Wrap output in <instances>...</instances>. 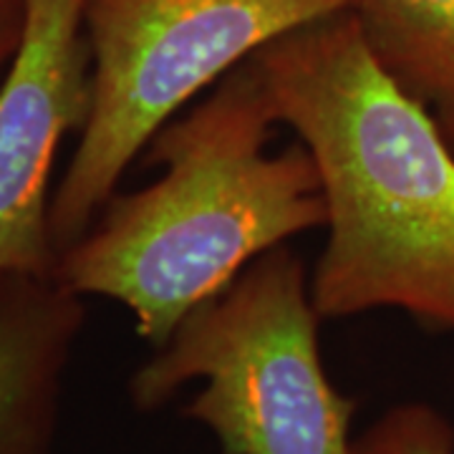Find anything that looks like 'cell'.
<instances>
[{
    "mask_svg": "<svg viewBox=\"0 0 454 454\" xmlns=\"http://www.w3.org/2000/svg\"><path fill=\"white\" fill-rule=\"evenodd\" d=\"M247 64L321 177L318 316L391 309L454 333V146L376 61L356 11L283 33Z\"/></svg>",
    "mask_w": 454,
    "mask_h": 454,
    "instance_id": "obj_1",
    "label": "cell"
},
{
    "mask_svg": "<svg viewBox=\"0 0 454 454\" xmlns=\"http://www.w3.org/2000/svg\"><path fill=\"white\" fill-rule=\"evenodd\" d=\"M276 114L245 59L154 134L157 182L116 195L56 278L76 295L127 306L154 348L262 253L325 227L321 177L301 142L268 152Z\"/></svg>",
    "mask_w": 454,
    "mask_h": 454,
    "instance_id": "obj_2",
    "label": "cell"
},
{
    "mask_svg": "<svg viewBox=\"0 0 454 454\" xmlns=\"http://www.w3.org/2000/svg\"><path fill=\"white\" fill-rule=\"evenodd\" d=\"M318 321L303 260L278 245L179 321L131 376V399L149 411L202 381L184 417L223 454H354L356 404L325 373Z\"/></svg>",
    "mask_w": 454,
    "mask_h": 454,
    "instance_id": "obj_3",
    "label": "cell"
},
{
    "mask_svg": "<svg viewBox=\"0 0 454 454\" xmlns=\"http://www.w3.org/2000/svg\"><path fill=\"white\" fill-rule=\"evenodd\" d=\"M358 0H89L94 98L51 197L61 258L79 243L154 134L260 46Z\"/></svg>",
    "mask_w": 454,
    "mask_h": 454,
    "instance_id": "obj_4",
    "label": "cell"
},
{
    "mask_svg": "<svg viewBox=\"0 0 454 454\" xmlns=\"http://www.w3.org/2000/svg\"><path fill=\"white\" fill-rule=\"evenodd\" d=\"M86 8L89 0H26L23 35L0 79V278L56 276L51 172L94 98Z\"/></svg>",
    "mask_w": 454,
    "mask_h": 454,
    "instance_id": "obj_5",
    "label": "cell"
},
{
    "mask_svg": "<svg viewBox=\"0 0 454 454\" xmlns=\"http://www.w3.org/2000/svg\"><path fill=\"white\" fill-rule=\"evenodd\" d=\"M82 295L56 276L0 278V454H49Z\"/></svg>",
    "mask_w": 454,
    "mask_h": 454,
    "instance_id": "obj_6",
    "label": "cell"
},
{
    "mask_svg": "<svg viewBox=\"0 0 454 454\" xmlns=\"http://www.w3.org/2000/svg\"><path fill=\"white\" fill-rule=\"evenodd\" d=\"M354 11L376 61L454 146V0H358Z\"/></svg>",
    "mask_w": 454,
    "mask_h": 454,
    "instance_id": "obj_7",
    "label": "cell"
},
{
    "mask_svg": "<svg viewBox=\"0 0 454 454\" xmlns=\"http://www.w3.org/2000/svg\"><path fill=\"white\" fill-rule=\"evenodd\" d=\"M354 454H454V427L422 402L391 406L354 439Z\"/></svg>",
    "mask_w": 454,
    "mask_h": 454,
    "instance_id": "obj_8",
    "label": "cell"
},
{
    "mask_svg": "<svg viewBox=\"0 0 454 454\" xmlns=\"http://www.w3.org/2000/svg\"><path fill=\"white\" fill-rule=\"evenodd\" d=\"M26 23V0H0V79L16 56Z\"/></svg>",
    "mask_w": 454,
    "mask_h": 454,
    "instance_id": "obj_9",
    "label": "cell"
}]
</instances>
